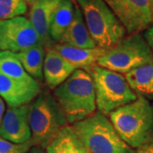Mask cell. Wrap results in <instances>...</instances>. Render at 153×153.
Returning <instances> with one entry per match:
<instances>
[{"mask_svg": "<svg viewBox=\"0 0 153 153\" xmlns=\"http://www.w3.org/2000/svg\"><path fill=\"white\" fill-rule=\"evenodd\" d=\"M54 98L69 125L85 119L96 111L94 82L88 71L76 69L59 87Z\"/></svg>", "mask_w": 153, "mask_h": 153, "instance_id": "obj_1", "label": "cell"}, {"mask_svg": "<svg viewBox=\"0 0 153 153\" xmlns=\"http://www.w3.org/2000/svg\"><path fill=\"white\" fill-rule=\"evenodd\" d=\"M108 117L122 140L133 149L153 139V108L145 97L138 95L135 100L115 110Z\"/></svg>", "mask_w": 153, "mask_h": 153, "instance_id": "obj_2", "label": "cell"}, {"mask_svg": "<svg viewBox=\"0 0 153 153\" xmlns=\"http://www.w3.org/2000/svg\"><path fill=\"white\" fill-rule=\"evenodd\" d=\"M71 126L89 153H135L122 140L109 117L98 111Z\"/></svg>", "mask_w": 153, "mask_h": 153, "instance_id": "obj_3", "label": "cell"}, {"mask_svg": "<svg viewBox=\"0 0 153 153\" xmlns=\"http://www.w3.org/2000/svg\"><path fill=\"white\" fill-rule=\"evenodd\" d=\"M88 33L96 45L108 50L127 34L104 0H76Z\"/></svg>", "mask_w": 153, "mask_h": 153, "instance_id": "obj_4", "label": "cell"}, {"mask_svg": "<svg viewBox=\"0 0 153 153\" xmlns=\"http://www.w3.org/2000/svg\"><path fill=\"white\" fill-rule=\"evenodd\" d=\"M28 121L33 146L45 148L62 128L68 125L54 96L40 93L29 105Z\"/></svg>", "mask_w": 153, "mask_h": 153, "instance_id": "obj_5", "label": "cell"}, {"mask_svg": "<svg viewBox=\"0 0 153 153\" xmlns=\"http://www.w3.org/2000/svg\"><path fill=\"white\" fill-rule=\"evenodd\" d=\"M88 73L95 91L96 109L105 116L138 97L123 74L95 65Z\"/></svg>", "mask_w": 153, "mask_h": 153, "instance_id": "obj_6", "label": "cell"}, {"mask_svg": "<svg viewBox=\"0 0 153 153\" xmlns=\"http://www.w3.org/2000/svg\"><path fill=\"white\" fill-rule=\"evenodd\" d=\"M153 60V52L140 33L125 36L108 49L97 65L121 74H127Z\"/></svg>", "mask_w": 153, "mask_h": 153, "instance_id": "obj_7", "label": "cell"}, {"mask_svg": "<svg viewBox=\"0 0 153 153\" xmlns=\"http://www.w3.org/2000/svg\"><path fill=\"white\" fill-rule=\"evenodd\" d=\"M104 1L129 35L140 33L153 24V11L150 0Z\"/></svg>", "mask_w": 153, "mask_h": 153, "instance_id": "obj_8", "label": "cell"}, {"mask_svg": "<svg viewBox=\"0 0 153 153\" xmlns=\"http://www.w3.org/2000/svg\"><path fill=\"white\" fill-rule=\"evenodd\" d=\"M41 43L29 19L18 16L0 22V51L19 53Z\"/></svg>", "mask_w": 153, "mask_h": 153, "instance_id": "obj_9", "label": "cell"}, {"mask_svg": "<svg viewBox=\"0 0 153 153\" xmlns=\"http://www.w3.org/2000/svg\"><path fill=\"white\" fill-rule=\"evenodd\" d=\"M29 105L9 106L0 125V137L16 144L31 140L32 133L28 121Z\"/></svg>", "mask_w": 153, "mask_h": 153, "instance_id": "obj_10", "label": "cell"}, {"mask_svg": "<svg viewBox=\"0 0 153 153\" xmlns=\"http://www.w3.org/2000/svg\"><path fill=\"white\" fill-rule=\"evenodd\" d=\"M39 82L28 83L12 79L0 73V97L9 106H20L32 102L40 94Z\"/></svg>", "mask_w": 153, "mask_h": 153, "instance_id": "obj_11", "label": "cell"}, {"mask_svg": "<svg viewBox=\"0 0 153 153\" xmlns=\"http://www.w3.org/2000/svg\"><path fill=\"white\" fill-rule=\"evenodd\" d=\"M63 0H38L31 6L29 21L38 33L45 49L51 48L54 42L49 37V25L55 10Z\"/></svg>", "mask_w": 153, "mask_h": 153, "instance_id": "obj_12", "label": "cell"}, {"mask_svg": "<svg viewBox=\"0 0 153 153\" xmlns=\"http://www.w3.org/2000/svg\"><path fill=\"white\" fill-rule=\"evenodd\" d=\"M76 69L52 48L46 49L44 63V77L51 89L66 81Z\"/></svg>", "mask_w": 153, "mask_h": 153, "instance_id": "obj_13", "label": "cell"}, {"mask_svg": "<svg viewBox=\"0 0 153 153\" xmlns=\"http://www.w3.org/2000/svg\"><path fill=\"white\" fill-rule=\"evenodd\" d=\"M51 48L57 51L76 69H82L88 72L94 66L97 65L98 60L107 51L100 47L82 49L62 44H54Z\"/></svg>", "mask_w": 153, "mask_h": 153, "instance_id": "obj_14", "label": "cell"}, {"mask_svg": "<svg viewBox=\"0 0 153 153\" xmlns=\"http://www.w3.org/2000/svg\"><path fill=\"white\" fill-rule=\"evenodd\" d=\"M58 44L82 49H94L98 47L88 33L82 11L77 4H75L74 16L71 25Z\"/></svg>", "mask_w": 153, "mask_h": 153, "instance_id": "obj_15", "label": "cell"}, {"mask_svg": "<svg viewBox=\"0 0 153 153\" xmlns=\"http://www.w3.org/2000/svg\"><path fill=\"white\" fill-rule=\"evenodd\" d=\"M47 153H89L71 125L62 128L46 146Z\"/></svg>", "mask_w": 153, "mask_h": 153, "instance_id": "obj_16", "label": "cell"}, {"mask_svg": "<svg viewBox=\"0 0 153 153\" xmlns=\"http://www.w3.org/2000/svg\"><path fill=\"white\" fill-rule=\"evenodd\" d=\"M125 77L137 95L153 99V60L127 73Z\"/></svg>", "mask_w": 153, "mask_h": 153, "instance_id": "obj_17", "label": "cell"}, {"mask_svg": "<svg viewBox=\"0 0 153 153\" xmlns=\"http://www.w3.org/2000/svg\"><path fill=\"white\" fill-rule=\"evenodd\" d=\"M75 4L72 0H63L52 16L49 25V37L53 42L60 43L63 35L70 27L74 16Z\"/></svg>", "mask_w": 153, "mask_h": 153, "instance_id": "obj_18", "label": "cell"}, {"mask_svg": "<svg viewBox=\"0 0 153 153\" xmlns=\"http://www.w3.org/2000/svg\"><path fill=\"white\" fill-rule=\"evenodd\" d=\"M46 49L41 43L16 53L17 58L28 75L37 81L44 79V63Z\"/></svg>", "mask_w": 153, "mask_h": 153, "instance_id": "obj_19", "label": "cell"}, {"mask_svg": "<svg viewBox=\"0 0 153 153\" xmlns=\"http://www.w3.org/2000/svg\"><path fill=\"white\" fill-rule=\"evenodd\" d=\"M0 73L22 82L28 83L38 82L28 75L16 55L10 51H0Z\"/></svg>", "mask_w": 153, "mask_h": 153, "instance_id": "obj_20", "label": "cell"}, {"mask_svg": "<svg viewBox=\"0 0 153 153\" xmlns=\"http://www.w3.org/2000/svg\"><path fill=\"white\" fill-rule=\"evenodd\" d=\"M27 6L25 0H0V22L23 16Z\"/></svg>", "mask_w": 153, "mask_h": 153, "instance_id": "obj_21", "label": "cell"}, {"mask_svg": "<svg viewBox=\"0 0 153 153\" xmlns=\"http://www.w3.org/2000/svg\"><path fill=\"white\" fill-rule=\"evenodd\" d=\"M33 146L32 141L24 144H16L0 137V153H26Z\"/></svg>", "mask_w": 153, "mask_h": 153, "instance_id": "obj_22", "label": "cell"}, {"mask_svg": "<svg viewBox=\"0 0 153 153\" xmlns=\"http://www.w3.org/2000/svg\"><path fill=\"white\" fill-rule=\"evenodd\" d=\"M144 38L146 41V43L151 48L152 51L153 52V24L148 28L147 30L145 31L144 33Z\"/></svg>", "mask_w": 153, "mask_h": 153, "instance_id": "obj_23", "label": "cell"}, {"mask_svg": "<svg viewBox=\"0 0 153 153\" xmlns=\"http://www.w3.org/2000/svg\"><path fill=\"white\" fill-rule=\"evenodd\" d=\"M135 153H153V139L136 149Z\"/></svg>", "mask_w": 153, "mask_h": 153, "instance_id": "obj_24", "label": "cell"}, {"mask_svg": "<svg viewBox=\"0 0 153 153\" xmlns=\"http://www.w3.org/2000/svg\"><path fill=\"white\" fill-rule=\"evenodd\" d=\"M26 153H47L46 151H44V148L40 147L38 146H33L28 150Z\"/></svg>", "mask_w": 153, "mask_h": 153, "instance_id": "obj_25", "label": "cell"}, {"mask_svg": "<svg viewBox=\"0 0 153 153\" xmlns=\"http://www.w3.org/2000/svg\"><path fill=\"white\" fill-rule=\"evenodd\" d=\"M4 112H5V102L0 97V125H1L2 120H3Z\"/></svg>", "mask_w": 153, "mask_h": 153, "instance_id": "obj_26", "label": "cell"}, {"mask_svg": "<svg viewBox=\"0 0 153 153\" xmlns=\"http://www.w3.org/2000/svg\"><path fill=\"white\" fill-rule=\"evenodd\" d=\"M25 1H26V3L27 4V5L32 6L33 4H35L38 0H25Z\"/></svg>", "mask_w": 153, "mask_h": 153, "instance_id": "obj_27", "label": "cell"}, {"mask_svg": "<svg viewBox=\"0 0 153 153\" xmlns=\"http://www.w3.org/2000/svg\"><path fill=\"white\" fill-rule=\"evenodd\" d=\"M150 4H151V7H152V10L153 11V0H150Z\"/></svg>", "mask_w": 153, "mask_h": 153, "instance_id": "obj_28", "label": "cell"}, {"mask_svg": "<svg viewBox=\"0 0 153 153\" xmlns=\"http://www.w3.org/2000/svg\"><path fill=\"white\" fill-rule=\"evenodd\" d=\"M152 108H153V105H152Z\"/></svg>", "mask_w": 153, "mask_h": 153, "instance_id": "obj_29", "label": "cell"}]
</instances>
